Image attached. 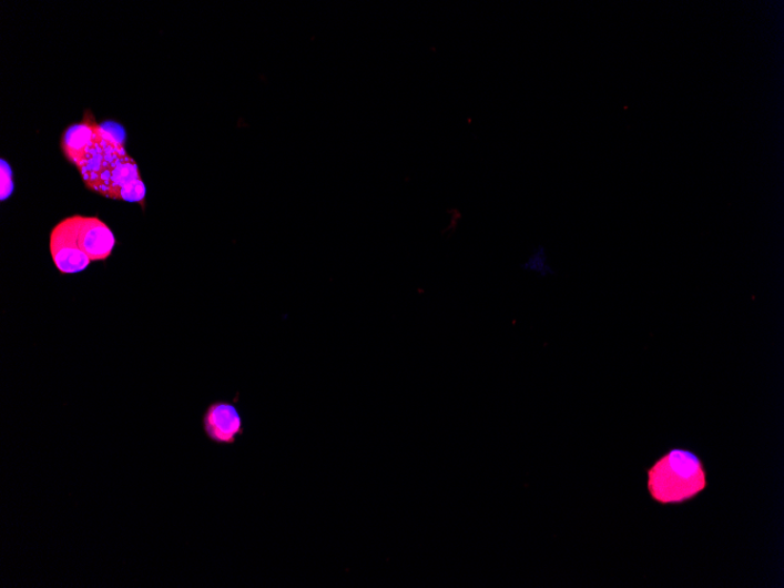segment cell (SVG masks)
Masks as SVG:
<instances>
[{
  "instance_id": "obj_1",
  "label": "cell",
  "mask_w": 784,
  "mask_h": 588,
  "mask_svg": "<svg viewBox=\"0 0 784 588\" xmlns=\"http://www.w3.org/2000/svg\"><path fill=\"white\" fill-rule=\"evenodd\" d=\"M73 164L88 189L114 200L123 201L126 190L142 180L123 144L96 123L90 143Z\"/></svg>"
},
{
  "instance_id": "obj_2",
  "label": "cell",
  "mask_w": 784,
  "mask_h": 588,
  "mask_svg": "<svg viewBox=\"0 0 784 588\" xmlns=\"http://www.w3.org/2000/svg\"><path fill=\"white\" fill-rule=\"evenodd\" d=\"M707 472L694 453L672 449L648 470V489L659 504H682L707 488Z\"/></svg>"
},
{
  "instance_id": "obj_3",
  "label": "cell",
  "mask_w": 784,
  "mask_h": 588,
  "mask_svg": "<svg viewBox=\"0 0 784 588\" xmlns=\"http://www.w3.org/2000/svg\"><path fill=\"white\" fill-rule=\"evenodd\" d=\"M77 225L78 215H74L59 222L51 233L52 258L63 274L83 272L91 263V258L78 245Z\"/></svg>"
},
{
  "instance_id": "obj_4",
  "label": "cell",
  "mask_w": 784,
  "mask_h": 588,
  "mask_svg": "<svg viewBox=\"0 0 784 588\" xmlns=\"http://www.w3.org/2000/svg\"><path fill=\"white\" fill-rule=\"evenodd\" d=\"M201 423L206 438L220 446H232L245 434L243 415L232 402L211 403Z\"/></svg>"
},
{
  "instance_id": "obj_5",
  "label": "cell",
  "mask_w": 784,
  "mask_h": 588,
  "mask_svg": "<svg viewBox=\"0 0 784 588\" xmlns=\"http://www.w3.org/2000/svg\"><path fill=\"white\" fill-rule=\"evenodd\" d=\"M77 239L91 261H102L111 256L115 237L105 222L92 216L78 215Z\"/></svg>"
},
{
  "instance_id": "obj_6",
  "label": "cell",
  "mask_w": 784,
  "mask_h": 588,
  "mask_svg": "<svg viewBox=\"0 0 784 588\" xmlns=\"http://www.w3.org/2000/svg\"><path fill=\"white\" fill-rule=\"evenodd\" d=\"M521 270L539 275L540 277H549L556 275V272L550 266L548 254L544 247H537L530 257L521 263Z\"/></svg>"
}]
</instances>
